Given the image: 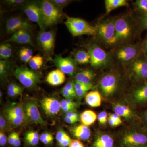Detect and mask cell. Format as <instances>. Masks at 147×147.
Listing matches in <instances>:
<instances>
[{"label": "cell", "instance_id": "obj_1", "mask_svg": "<svg viewBox=\"0 0 147 147\" xmlns=\"http://www.w3.org/2000/svg\"><path fill=\"white\" fill-rule=\"evenodd\" d=\"M65 24L73 36L97 34L96 27L92 26L81 18L67 16Z\"/></svg>", "mask_w": 147, "mask_h": 147}, {"label": "cell", "instance_id": "obj_2", "mask_svg": "<svg viewBox=\"0 0 147 147\" xmlns=\"http://www.w3.org/2000/svg\"><path fill=\"white\" fill-rule=\"evenodd\" d=\"M42 20L45 28L57 24L62 18L61 9L54 5L50 1L44 0L40 3Z\"/></svg>", "mask_w": 147, "mask_h": 147}, {"label": "cell", "instance_id": "obj_3", "mask_svg": "<svg viewBox=\"0 0 147 147\" xmlns=\"http://www.w3.org/2000/svg\"><path fill=\"white\" fill-rule=\"evenodd\" d=\"M13 74L24 87L28 88H34L40 80L39 74L25 66L17 67Z\"/></svg>", "mask_w": 147, "mask_h": 147}, {"label": "cell", "instance_id": "obj_4", "mask_svg": "<svg viewBox=\"0 0 147 147\" xmlns=\"http://www.w3.org/2000/svg\"><path fill=\"white\" fill-rule=\"evenodd\" d=\"M12 127H17L26 123V118L23 104L15 103L7 106L4 113Z\"/></svg>", "mask_w": 147, "mask_h": 147}, {"label": "cell", "instance_id": "obj_5", "mask_svg": "<svg viewBox=\"0 0 147 147\" xmlns=\"http://www.w3.org/2000/svg\"><path fill=\"white\" fill-rule=\"evenodd\" d=\"M141 53V47L137 45L127 44L118 48L115 55L119 62L128 65L139 57Z\"/></svg>", "mask_w": 147, "mask_h": 147}, {"label": "cell", "instance_id": "obj_6", "mask_svg": "<svg viewBox=\"0 0 147 147\" xmlns=\"http://www.w3.org/2000/svg\"><path fill=\"white\" fill-rule=\"evenodd\" d=\"M87 49L90 57V63L93 67L102 68L110 63V56L100 46L96 44H92L88 46Z\"/></svg>", "mask_w": 147, "mask_h": 147}, {"label": "cell", "instance_id": "obj_7", "mask_svg": "<svg viewBox=\"0 0 147 147\" xmlns=\"http://www.w3.org/2000/svg\"><path fill=\"white\" fill-rule=\"evenodd\" d=\"M115 19H109L100 22L96 27L97 34L107 44H117Z\"/></svg>", "mask_w": 147, "mask_h": 147}, {"label": "cell", "instance_id": "obj_8", "mask_svg": "<svg viewBox=\"0 0 147 147\" xmlns=\"http://www.w3.org/2000/svg\"><path fill=\"white\" fill-rule=\"evenodd\" d=\"M27 123L45 125L46 122L42 119L38 107V102L34 98H27L23 103Z\"/></svg>", "mask_w": 147, "mask_h": 147}, {"label": "cell", "instance_id": "obj_9", "mask_svg": "<svg viewBox=\"0 0 147 147\" xmlns=\"http://www.w3.org/2000/svg\"><path fill=\"white\" fill-rule=\"evenodd\" d=\"M115 28L117 43L126 42L132 36V26L126 17H121L115 19Z\"/></svg>", "mask_w": 147, "mask_h": 147}, {"label": "cell", "instance_id": "obj_10", "mask_svg": "<svg viewBox=\"0 0 147 147\" xmlns=\"http://www.w3.org/2000/svg\"><path fill=\"white\" fill-rule=\"evenodd\" d=\"M127 71L131 78L138 82L147 81V61L139 57L127 65Z\"/></svg>", "mask_w": 147, "mask_h": 147}, {"label": "cell", "instance_id": "obj_11", "mask_svg": "<svg viewBox=\"0 0 147 147\" xmlns=\"http://www.w3.org/2000/svg\"><path fill=\"white\" fill-rule=\"evenodd\" d=\"M119 80L115 74H106L100 79L99 85L102 94L105 97H110L118 88Z\"/></svg>", "mask_w": 147, "mask_h": 147}, {"label": "cell", "instance_id": "obj_12", "mask_svg": "<svg viewBox=\"0 0 147 147\" xmlns=\"http://www.w3.org/2000/svg\"><path fill=\"white\" fill-rule=\"evenodd\" d=\"M24 11L30 21L36 23L42 32L45 31L46 28L42 20L40 3L38 4L35 2L27 3L24 6Z\"/></svg>", "mask_w": 147, "mask_h": 147}, {"label": "cell", "instance_id": "obj_13", "mask_svg": "<svg viewBox=\"0 0 147 147\" xmlns=\"http://www.w3.org/2000/svg\"><path fill=\"white\" fill-rule=\"evenodd\" d=\"M121 147L133 146L138 147H147V131H134L124 135L121 139Z\"/></svg>", "mask_w": 147, "mask_h": 147}, {"label": "cell", "instance_id": "obj_14", "mask_svg": "<svg viewBox=\"0 0 147 147\" xmlns=\"http://www.w3.org/2000/svg\"><path fill=\"white\" fill-rule=\"evenodd\" d=\"M53 62L58 69L65 74L72 75L76 71L77 63L74 59L70 57L64 58L61 55H57L53 59Z\"/></svg>", "mask_w": 147, "mask_h": 147}, {"label": "cell", "instance_id": "obj_15", "mask_svg": "<svg viewBox=\"0 0 147 147\" xmlns=\"http://www.w3.org/2000/svg\"><path fill=\"white\" fill-rule=\"evenodd\" d=\"M7 32L13 34L21 30H31L32 27L28 22L18 16L11 17L7 20L6 24Z\"/></svg>", "mask_w": 147, "mask_h": 147}, {"label": "cell", "instance_id": "obj_16", "mask_svg": "<svg viewBox=\"0 0 147 147\" xmlns=\"http://www.w3.org/2000/svg\"><path fill=\"white\" fill-rule=\"evenodd\" d=\"M38 41L43 50L48 54L53 52L55 47V35L53 32H40L37 37Z\"/></svg>", "mask_w": 147, "mask_h": 147}, {"label": "cell", "instance_id": "obj_17", "mask_svg": "<svg viewBox=\"0 0 147 147\" xmlns=\"http://www.w3.org/2000/svg\"><path fill=\"white\" fill-rule=\"evenodd\" d=\"M40 103L43 111L48 116H53L57 115L61 109L60 102L54 98H44Z\"/></svg>", "mask_w": 147, "mask_h": 147}, {"label": "cell", "instance_id": "obj_18", "mask_svg": "<svg viewBox=\"0 0 147 147\" xmlns=\"http://www.w3.org/2000/svg\"><path fill=\"white\" fill-rule=\"evenodd\" d=\"M132 98L134 102L139 105L147 102V81L141 82L132 92Z\"/></svg>", "mask_w": 147, "mask_h": 147}, {"label": "cell", "instance_id": "obj_19", "mask_svg": "<svg viewBox=\"0 0 147 147\" xmlns=\"http://www.w3.org/2000/svg\"><path fill=\"white\" fill-rule=\"evenodd\" d=\"M29 31L21 30L13 33L10 38L6 41L16 42L18 44H33L32 39Z\"/></svg>", "mask_w": 147, "mask_h": 147}, {"label": "cell", "instance_id": "obj_20", "mask_svg": "<svg viewBox=\"0 0 147 147\" xmlns=\"http://www.w3.org/2000/svg\"><path fill=\"white\" fill-rule=\"evenodd\" d=\"M45 81L52 86H59L65 82V74L57 69L50 71L46 76Z\"/></svg>", "mask_w": 147, "mask_h": 147}, {"label": "cell", "instance_id": "obj_21", "mask_svg": "<svg viewBox=\"0 0 147 147\" xmlns=\"http://www.w3.org/2000/svg\"><path fill=\"white\" fill-rule=\"evenodd\" d=\"M91 147H115V143L112 136L108 134H101L96 137Z\"/></svg>", "mask_w": 147, "mask_h": 147}, {"label": "cell", "instance_id": "obj_22", "mask_svg": "<svg viewBox=\"0 0 147 147\" xmlns=\"http://www.w3.org/2000/svg\"><path fill=\"white\" fill-rule=\"evenodd\" d=\"M72 134L79 140L87 141L91 137V131L88 126L79 125L71 129Z\"/></svg>", "mask_w": 147, "mask_h": 147}, {"label": "cell", "instance_id": "obj_23", "mask_svg": "<svg viewBox=\"0 0 147 147\" xmlns=\"http://www.w3.org/2000/svg\"><path fill=\"white\" fill-rule=\"evenodd\" d=\"M85 100L88 105L91 107L95 108L101 105L102 98L98 91H92L86 95Z\"/></svg>", "mask_w": 147, "mask_h": 147}, {"label": "cell", "instance_id": "obj_24", "mask_svg": "<svg viewBox=\"0 0 147 147\" xmlns=\"http://www.w3.org/2000/svg\"><path fill=\"white\" fill-rule=\"evenodd\" d=\"M95 77L94 73L91 70L84 69L76 74L75 79L76 82L88 84H92Z\"/></svg>", "mask_w": 147, "mask_h": 147}, {"label": "cell", "instance_id": "obj_25", "mask_svg": "<svg viewBox=\"0 0 147 147\" xmlns=\"http://www.w3.org/2000/svg\"><path fill=\"white\" fill-rule=\"evenodd\" d=\"M97 117L96 114L94 111L86 110L81 114L80 119L82 124L89 126L94 123L97 118Z\"/></svg>", "mask_w": 147, "mask_h": 147}, {"label": "cell", "instance_id": "obj_26", "mask_svg": "<svg viewBox=\"0 0 147 147\" xmlns=\"http://www.w3.org/2000/svg\"><path fill=\"white\" fill-rule=\"evenodd\" d=\"M105 14H109L112 11L121 7L126 6L128 3L126 0H105Z\"/></svg>", "mask_w": 147, "mask_h": 147}, {"label": "cell", "instance_id": "obj_27", "mask_svg": "<svg viewBox=\"0 0 147 147\" xmlns=\"http://www.w3.org/2000/svg\"><path fill=\"white\" fill-rule=\"evenodd\" d=\"M56 139L59 147H68L72 141L69 135L62 129L58 130L56 134Z\"/></svg>", "mask_w": 147, "mask_h": 147}, {"label": "cell", "instance_id": "obj_28", "mask_svg": "<svg viewBox=\"0 0 147 147\" xmlns=\"http://www.w3.org/2000/svg\"><path fill=\"white\" fill-rule=\"evenodd\" d=\"M40 136L36 131H30L25 134L24 141L27 147H35L38 144Z\"/></svg>", "mask_w": 147, "mask_h": 147}, {"label": "cell", "instance_id": "obj_29", "mask_svg": "<svg viewBox=\"0 0 147 147\" xmlns=\"http://www.w3.org/2000/svg\"><path fill=\"white\" fill-rule=\"evenodd\" d=\"M115 113L120 117L129 118L132 115V112L128 106L121 104H117L114 106Z\"/></svg>", "mask_w": 147, "mask_h": 147}, {"label": "cell", "instance_id": "obj_30", "mask_svg": "<svg viewBox=\"0 0 147 147\" xmlns=\"http://www.w3.org/2000/svg\"><path fill=\"white\" fill-rule=\"evenodd\" d=\"M74 59L76 63L84 65L90 63V57L88 51L79 50L77 51L74 55Z\"/></svg>", "mask_w": 147, "mask_h": 147}, {"label": "cell", "instance_id": "obj_31", "mask_svg": "<svg viewBox=\"0 0 147 147\" xmlns=\"http://www.w3.org/2000/svg\"><path fill=\"white\" fill-rule=\"evenodd\" d=\"M12 50L11 46L8 43H4L0 45V58L5 60L11 57Z\"/></svg>", "mask_w": 147, "mask_h": 147}, {"label": "cell", "instance_id": "obj_32", "mask_svg": "<svg viewBox=\"0 0 147 147\" xmlns=\"http://www.w3.org/2000/svg\"><path fill=\"white\" fill-rule=\"evenodd\" d=\"M23 88L15 83H11L7 87V94L10 97H16L23 92Z\"/></svg>", "mask_w": 147, "mask_h": 147}, {"label": "cell", "instance_id": "obj_33", "mask_svg": "<svg viewBox=\"0 0 147 147\" xmlns=\"http://www.w3.org/2000/svg\"><path fill=\"white\" fill-rule=\"evenodd\" d=\"M43 58L39 55L34 56L29 62V66L32 70H38L41 68L43 64Z\"/></svg>", "mask_w": 147, "mask_h": 147}, {"label": "cell", "instance_id": "obj_34", "mask_svg": "<svg viewBox=\"0 0 147 147\" xmlns=\"http://www.w3.org/2000/svg\"><path fill=\"white\" fill-rule=\"evenodd\" d=\"M19 56L21 61L25 63H29L33 57L32 51L28 47H24L19 51Z\"/></svg>", "mask_w": 147, "mask_h": 147}, {"label": "cell", "instance_id": "obj_35", "mask_svg": "<svg viewBox=\"0 0 147 147\" xmlns=\"http://www.w3.org/2000/svg\"><path fill=\"white\" fill-rule=\"evenodd\" d=\"M12 127L8 120L4 114H1L0 116V129L4 132L10 131Z\"/></svg>", "mask_w": 147, "mask_h": 147}, {"label": "cell", "instance_id": "obj_36", "mask_svg": "<svg viewBox=\"0 0 147 147\" xmlns=\"http://www.w3.org/2000/svg\"><path fill=\"white\" fill-rule=\"evenodd\" d=\"M94 88V86L92 84H90L86 87L79 89L75 90V93H76V96L79 98H82L85 96H86V95L87 94V92L89 90L93 89Z\"/></svg>", "mask_w": 147, "mask_h": 147}, {"label": "cell", "instance_id": "obj_37", "mask_svg": "<svg viewBox=\"0 0 147 147\" xmlns=\"http://www.w3.org/2000/svg\"><path fill=\"white\" fill-rule=\"evenodd\" d=\"M135 5L142 13L147 14V0H137Z\"/></svg>", "mask_w": 147, "mask_h": 147}, {"label": "cell", "instance_id": "obj_38", "mask_svg": "<svg viewBox=\"0 0 147 147\" xmlns=\"http://www.w3.org/2000/svg\"><path fill=\"white\" fill-rule=\"evenodd\" d=\"M60 107L61 110L64 113H67L70 111H74L76 108L69 105L65 99H63L61 101Z\"/></svg>", "mask_w": 147, "mask_h": 147}, {"label": "cell", "instance_id": "obj_39", "mask_svg": "<svg viewBox=\"0 0 147 147\" xmlns=\"http://www.w3.org/2000/svg\"><path fill=\"white\" fill-rule=\"evenodd\" d=\"M139 28L142 30H147V14L142 13L139 18Z\"/></svg>", "mask_w": 147, "mask_h": 147}, {"label": "cell", "instance_id": "obj_40", "mask_svg": "<svg viewBox=\"0 0 147 147\" xmlns=\"http://www.w3.org/2000/svg\"><path fill=\"white\" fill-rule=\"evenodd\" d=\"M50 1L54 5L61 9L66 6L71 2V1L68 0H51Z\"/></svg>", "mask_w": 147, "mask_h": 147}, {"label": "cell", "instance_id": "obj_41", "mask_svg": "<svg viewBox=\"0 0 147 147\" xmlns=\"http://www.w3.org/2000/svg\"><path fill=\"white\" fill-rule=\"evenodd\" d=\"M8 67V63L6 61L1 60L0 61V75L3 76L6 73Z\"/></svg>", "mask_w": 147, "mask_h": 147}, {"label": "cell", "instance_id": "obj_42", "mask_svg": "<svg viewBox=\"0 0 147 147\" xmlns=\"http://www.w3.org/2000/svg\"><path fill=\"white\" fill-rule=\"evenodd\" d=\"M107 113L105 111L100 112L97 117L99 123L102 125L105 124L107 121Z\"/></svg>", "mask_w": 147, "mask_h": 147}, {"label": "cell", "instance_id": "obj_43", "mask_svg": "<svg viewBox=\"0 0 147 147\" xmlns=\"http://www.w3.org/2000/svg\"><path fill=\"white\" fill-rule=\"evenodd\" d=\"M61 94L65 98H68V99H72L76 96V94L72 93L71 92L67 90L64 88L62 89Z\"/></svg>", "mask_w": 147, "mask_h": 147}, {"label": "cell", "instance_id": "obj_44", "mask_svg": "<svg viewBox=\"0 0 147 147\" xmlns=\"http://www.w3.org/2000/svg\"><path fill=\"white\" fill-rule=\"evenodd\" d=\"M141 48L144 58L147 61V35L142 42Z\"/></svg>", "mask_w": 147, "mask_h": 147}, {"label": "cell", "instance_id": "obj_45", "mask_svg": "<svg viewBox=\"0 0 147 147\" xmlns=\"http://www.w3.org/2000/svg\"><path fill=\"white\" fill-rule=\"evenodd\" d=\"M7 139L6 135L5 132L3 131H0V146L1 147H4L6 145L7 143Z\"/></svg>", "mask_w": 147, "mask_h": 147}, {"label": "cell", "instance_id": "obj_46", "mask_svg": "<svg viewBox=\"0 0 147 147\" xmlns=\"http://www.w3.org/2000/svg\"><path fill=\"white\" fill-rule=\"evenodd\" d=\"M5 2L9 5L13 6L22 5L26 2L24 0H8Z\"/></svg>", "mask_w": 147, "mask_h": 147}, {"label": "cell", "instance_id": "obj_47", "mask_svg": "<svg viewBox=\"0 0 147 147\" xmlns=\"http://www.w3.org/2000/svg\"><path fill=\"white\" fill-rule=\"evenodd\" d=\"M68 147H85L84 144L78 139L72 140Z\"/></svg>", "mask_w": 147, "mask_h": 147}, {"label": "cell", "instance_id": "obj_48", "mask_svg": "<svg viewBox=\"0 0 147 147\" xmlns=\"http://www.w3.org/2000/svg\"><path fill=\"white\" fill-rule=\"evenodd\" d=\"M64 88L67 90L69 91V92H71L72 93L75 94V86H74V83L72 82H69L67 83V84H66Z\"/></svg>", "mask_w": 147, "mask_h": 147}, {"label": "cell", "instance_id": "obj_49", "mask_svg": "<svg viewBox=\"0 0 147 147\" xmlns=\"http://www.w3.org/2000/svg\"><path fill=\"white\" fill-rule=\"evenodd\" d=\"M16 132L14 131H11L10 134L9 135L8 138V144L11 146H13V142H14V139L16 136Z\"/></svg>", "mask_w": 147, "mask_h": 147}, {"label": "cell", "instance_id": "obj_50", "mask_svg": "<svg viewBox=\"0 0 147 147\" xmlns=\"http://www.w3.org/2000/svg\"><path fill=\"white\" fill-rule=\"evenodd\" d=\"M53 140H54V137H53V135H52L51 137L43 139L41 142L44 145L48 146V145H50L53 144Z\"/></svg>", "mask_w": 147, "mask_h": 147}, {"label": "cell", "instance_id": "obj_51", "mask_svg": "<svg viewBox=\"0 0 147 147\" xmlns=\"http://www.w3.org/2000/svg\"><path fill=\"white\" fill-rule=\"evenodd\" d=\"M21 145V141H20V137L19 134L16 132V136L14 139V142H13V147H19Z\"/></svg>", "mask_w": 147, "mask_h": 147}, {"label": "cell", "instance_id": "obj_52", "mask_svg": "<svg viewBox=\"0 0 147 147\" xmlns=\"http://www.w3.org/2000/svg\"><path fill=\"white\" fill-rule=\"evenodd\" d=\"M109 118L113 119L115 121H117L118 122L121 124L122 123V121L121 120V119L120 117L117 115L115 113H113V114H110L109 115Z\"/></svg>", "mask_w": 147, "mask_h": 147}, {"label": "cell", "instance_id": "obj_53", "mask_svg": "<svg viewBox=\"0 0 147 147\" xmlns=\"http://www.w3.org/2000/svg\"><path fill=\"white\" fill-rule=\"evenodd\" d=\"M65 117L79 120V117H78V114L75 113L74 111H70V112L66 113Z\"/></svg>", "mask_w": 147, "mask_h": 147}, {"label": "cell", "instance_id": "obj_54", "mask_svg": "<svg viewBox=\"0 0 147 147\" xmlns=\"http://www.w3.org/2000/svg\"><path fill=\"white\" fill-rule=\"evenodd\" d=\"M142 121L145 130L147 131V110L144 112L142 116Z\"/></svg>", "mask_w": 147, "mask_h": 147}, {"label": "cell", "instance_id": "obj_55", "mask_svg": "<svg viewBox=\"0 0 147 147\" xmlns=\"http://www.w3.org/2000/svg\"><path fill=\"white\" fill-rule=\"evenodd\" d=\"M108 123L111 126H117L121 124L120 123L117 121H115L113 119L110 118H108Z\"/></svg>", "mask_w": 147, "mask_h": 147}, {"label": "cell", "instance_id": "obj_56", "mask_svg": "<svg viewBox=\"0 0 147 147\" xmlns=\"http://www.w3.org/2000/svg\"><path fill=\"white\" fill-rule=\"evenodd\" d=\"M64 120L65 122L69 124H74L76 123L78 120L76 119L71 118L68 117H65L64 118Z\"/></svg>", "mask_w": 147, "mask_h": 147}, {"label": "cell", "instance_id": "obj_57", "mask_svg": "<svg viewBox=\"0 0 147 147\" xmlns=\"http://www.w3.org/2000/svg\"><path fill=\"white\" fill-rule=\"evenodd\" d=\"M121 147H138L136 146H123Z\"/></svg>", "mask_w": 147, "mask_h": 147}]
</instances>
